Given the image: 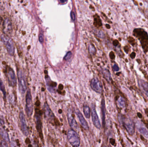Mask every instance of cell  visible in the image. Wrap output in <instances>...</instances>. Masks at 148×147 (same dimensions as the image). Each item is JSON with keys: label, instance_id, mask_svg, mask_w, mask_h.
I'll return each mask as SVG.
<instances>
[{"label": "cell", "instance_id": "1", "mask_svg": "<svg viewBox=\"0 0 148 147\" xmlns=\"http://www.w3.org/2000/svg\"><path fill=\"white\" fill-rule=\"evenodd\" d=\"M118 119L129 134L130 135H133L135 132V125L133 120L130 118H126L122 114L118 115Z\"/></svg>", "mask_w": 148, "mask_h": 147}, {"label": "cell", "instance_id": "2", "mask_svg": "<svg viewBox=\"0 0 148 147\" xmlns=\"http://www.w3.org/2000/svg\"><path fill=\"white\" fill-rule=\"evenodd\" d=\"M18 85L20 93L22 95L24 94L27 89L26 78L24 73L22 70H19L17 72Z\"/></svg>", "mask_w": 148, "mask_h": 147}, {"label": "cell", "instance_id": "3", "mask_svg": "<svg viewBox=\"0 0 148 147\" xmlns=\"http://www.w3.org/2000/svg\"><path fill=\"white\" fill-rule=\"evenodd\" d=\"M67 137L69 142L73 147H79L80 144V140L79 135L75 130L71 129L68 131Z\"/></svg>", "mask_w": 148, "mask_h": 147}, {"label": "cell", "instance_id": "4", "mask_svg": "<svg viewBox=\"0 0 148 147\" xmlns=\"http://www.w3.org/2000/svg\"><path fill=\"white\" fill-rule=\"evenodd\" d=\"M1 39L5 44L7 52L9 54L12 56L15 53V47H14V42L10 37L7 35H2L1 36Z\"/></svg>", "mask_w": 148, "mask_h": 147}, {"label": "cell", "instance_id": "5", "mask_svg": "<svg viewBox=\"0 0 148 147\" xmlns=\"http://www.w3.org/2000/svg\"><path fill=\"white\" fill-rule=\"evenodd\" d=\"M26 112L28 117H30L33 112V104L30 90H28L26 96Z\"/></svg>", "mask_w": 148, "mask_h": 147}, {"label": "cell", "instance_id": "6", "mask_svg": "<svg viewBox=\"0 0 148 147\" xmlns=\"http://www.w3.org/2000/svg\"><path fill=\"white\" fill-rule=\"evenodd\" d=\"M91 116H92V122L94 126L97 128L100 129L101 127V124L97 114L94 104H92V108H91Z\"/></svg>", "mask_w": 148, "mask_h": 147}, {"label": "cell", "instance_id": "7", "mask_svg": "<svg viewBox=\"0 0 148 147\" xmlns=\"http://www.w3.org/2000/svg\"><path fill=\"white\" fill-rule=\"evenodd\" d=\"M19 117H20V122L21 129L23 134L25 136H28L29 133V130L26 125L25 117L23 112H20Z\"/></svg>", "mask_w": 148, "mask_h": 147}, {"label": "cell", "instance_id": "8", "mask_svg": "<svg viewBox=\"0 0 148 147\" xmlns=\"http://www.w3.org/2000/svg\"><path fill=\"white\" fill-rule=\"evenodd\" d=\"M7 77L9 85L12 87L15 86L17 83L16 77L14 70L11 68H9L8 71L7 72Z\"/></svg>", "mask_w": 148, "mask_h": 147}, {"label": "cell", "instance_id": "9", "mask_svg": "<svg viewBox=\"0 0 148 147\" xmlns=\"http://www.w3.org/2000/svg\"><path fill=\"white\" fill-rule=\"evenodd\" d=\"M91 87L95 92L98 93H101L102 90V84L97 78H93L91 80Z\"/></svg>", "mask_w": 148, "mask_h": 147}, {"label": "cell", "instance_id": "10", "mask_svg": "<svg viewBox=\"0 0 148 147\" xmlns=\"http://www.w3.org/2000/svg\"><path fill=\"white\" fill-rule=\"evenodd\" d=\"M67 116H68L69 124L70 126L71 129H73V130H75V131L78 130V124H77L76 120H75L74 117L73 116V115H72L71 110H69Z\"/></svg>", "mask_w": 148, "mask_h": 147}, {"label": "cell", "instance_id": "11", "mask_svg": "<svg viewBox=\"0 0 148 147\" xmlns=\"http://www.w3.org/2000/svg\"><path fill=\"white\" fill-rule=\"evenodd\" d=\"M136 128L139 132L146 138H148V129L141 122L138 121L136 123Z\"/></svg>", "mask_w": 148, "mask_h": 147}, {"label": "cell", "instance_id": "12", "mask_svg": "<svg viewBox=\"0 0 148 147\" xmlns=\"http://www.w3.org/2000/svg\"><path fill=\"white\" fill-rule=\"evenodd\" d=\"M76 114H77V116H78V118H79V121L80 123V124H81L82 127L85 129H86V130H89V125H88V123H87L86 120L84 118V117H83L82 114H81L80 112L78 110L76 111Z\"/></svg>", "mask_w": 148, "mask_h": 147}, {"label": "cell", "instance_id": "13", "mask_svg": "<svg viewBox=\"0 0 148 147\" xmlns=\"http://www.w3.org/2000/svg\"><path fill=\"white\" fill-rule=\"evenodd\" d=\"M138 85L142 92L148 97V83L144 80H139Z\"/></svg>", "mask_w": 148, "mask_h": 147}, {"label": "cell", "instance_id": "14", "mask_svg": "<svg viewBox=\"0 0 148 147\" xmlns=\"http://www.w3.org/2000/svg\"><path fill=\"white\" fill-rule=\"evenodd\" d=\"M44 109L45 114L46 116L49 119H54V115L52 110H51L49 105L47 104H45L44 106Z\"/></svg>", "mask_w": 148, "mask_h": 147}, {"label": "cell", "instance_id": "15", "mask_svg": "<svg viewBox=\"0 0 148 147\" xmlns=\"http://www.w3.org/2000/svg\"><path fill=\"white\" fill-rule=\"evenodd\" d=\"M35 122L37 131L40 134H42V123L40 114H36Z\"/></svg>", "mask_w": 148, "mask_h": 147}, {"label": "cell", "instance_id": "16", "mask_svg": "<svg viewBox=\"0 0 148 147\" xmlns=\"http://www.w3.org/2000/svg\"><path fill=\"white\" fill-rule=\"evenodd\" d=\"M101 113H102V124L104 127L105 124L106 107L104 99H102L101 103Z\"/></svg>", "mask_w": 148, "mask_h": 147}, {"label": "cell", "instance_id": "17", "mask_svg": "<svg viewBox=\"0 0 148 147\" xmlns=\"http://www.w3.org/2000/svg\"><path fill=\"white\" fill-rule=\"evenodd\" d=\"M11 29V22L9 19H6L4 22V30L5 32H9Z\"/></svg>", "mask_w": 148, "mask_h": 147}, {"label": "cell", "instance_id": "18", "mask_svg": "<svg viewBox=\"0 0 148 147\" xmlns=\"http://www.w3.org/2000/svg\"><path fill=\"white\" fill-rule=\"evenodd\" d=\"M0 135L3 139L6 142H9V135L7 132L3 129H0Z\"/></svg>", "mask_w": 148, "mask_h": 147}, {"label": "cell", "instance_id": "19", "mask_svg": "<svg viewBox=\"0 0 148 147\" xmlns=\"http://www.w3.org/2000/svg\"><path fill=\"white\" fill-rule=\"evenodd\" d=\"M84 114L85 117L87 118H89L91 115V110L89 107L88 106H84L83 108Z\"/></svg>", "mask_w": 148, "mask_h": 147}, {"label": "cell", "instance_id": "20", "mask_svg": "<svg viewBox=\"0 0 148 147\" xmlns=\"http://www.w3.org/2000/svg\"><path fill=\"white\" fill-rule=\"evenodd\" d=\"M0 90L3 93V95L5 98L6 97V92L5 88L4 83L2 81L1 79H0Z\"/></svg>", "mask_w": 148, "mask_h": 147}, {"label": "cell", "instance_id": "21", "mask_svg": "<svg viewBox=\"0 0 148 147\" xmlns=\"http://www.w3.org/2000/svg\"><path fill=\"white\" fill-rule=\"evenodd\" d=\"M118 104L120 108H124L125 106V101L124 98L120 97L118 100Z\"/></svg>", "mask_w": 148, "mask_h": 147}, {"label": "cell", "instance_id": "22", "mask_svg": "<svg viewBox=\"0 0 148 147\" xmlns=\"http://www.w3.org/2000/svg\"><path fill=\"white\" fill-rule=\"evenodd\" d=\"M104 75L105 78L107 79V80L108 81H110L111 80V75L109 71L105 70L104 71Z\"/></svg>", "mask_w": 148, "mask_h": 147}, {"label": "cell", "instance_id": "23", "mask_svg": "<svg viewBox=\"0 0 148 147\" xmlns=\"http://www.w3.org/2000/svg\"><path fill=\"white\" fill-rule=\"evenodd\" d=\"M95 51H96V50H95L94 47L92 45H91L90 46H89V52L90 54H94L95 53Z\"/></svg>", "mask_w": 148, "mask_h": 147}, {"label": "cell", "instance_id": "24", "mask_svg": "<svg viewBox=\"0 0 148 147\" xmlns=\"http://www.w3.org/2000/svg\"><path fill=\"white\" fill-rule=\"evenodd\" d=\"M71 52L69 51V52H68L66 54V55L65 56L64 58V60H69V59H70L71 56Z\"/></svg>", "mask_w": 148, "mask_h": 147}, {"label": "cell", "instance_id": "25", "mask_svg": "<svg viewBox=\"0 0 148 147\" xmlns=\"http://www.w3.org/2000/svg\"><path fill=\"white\" fill-rule=\"evenodd\" d=\"M113 70L115 72H118L119 70V68L117 64H114L113 66Z\"/></svg>", "mask_w": 148, "mask_h": 147}, {"label": "cell", "instance_id": "26", "mask_svg": "<svg viewBox=\"0 0 148 147\" xmlns=\"http://www.w3.org/2000/svg\"><path fill=\"white\" fill-rule=\"evenodd\" d=\"M1 146H3V147H7L8 145H7V143L6 141H5V140L2 141L1 142Z\"/></svg>", "mask_w": 148, "mask_h": 147}, {"label": "cell", "instance_id": "27", "mask_svg": "<svg viewBox=\"0 0 148 147\" xmlns=\"http://www.w3.org/2000/svg\"><path fill=\"white\" fill-rule=\"evenodd\" d=\"M39 41L41 43H42L44 41V36H43V35L40 34L39 36Z\"/></svg>", "mask_w": 148, "mask_h": 147}, {"label": "cell", "instance_id": "28", "mask_svg": "<svg viewBox=\"0 0 148 147\" xmlns=\"http://www.w3.org/2000/svg\"><path fill=\"white\" fill-rule=\"evenodd\" d=\"M71 17L72 20L73 21L75 20V14L74 13V12H71Z\"/></svg>", "mask_w": 148, "mask_h": 147}, {"label": "cell", "instance_id": "29", "mask_svg": "<svg viewBox=\"0 0 148 147\" xmlns=\"http://www.w3.org/2000/svg\"><path fill=\"white\" fill-rule=\"evenodd\" d=\"M138 114V117H139V118L142 117V114H140V113H138V114Z\"/></svg>", "mask_w": 148, "mask_h": 147}, {"label": "cell", "instance_id": "30", "mask_svg": "<svg viewBox=\"0 0 148 147\" xmlns=\"http://www.w3.org/2000/svg\"><path fill=\"white\" fill-rule=\"evenodd\" d=\"M65 1V0H60V2L62 3H64Z\"/></svg>", "mask_w": 148, "mask_h": 147}, {"label": "cell", "instance_id": "31", "mask_svg": "<svg viewBox=\"0 0 148 147\" xmlns=\"http://www.w3.org/2000/svg\"><path fill=\"white\" fill-rule=\"evenodd\" d=\"M147 129H148V124H147Z\"/></svg>", "mask_w": 148, "mask_h": 147}, {"label": "cell", "instance_id": "32", "mask_svg": "<svg viewBox=\"0 0 148 147\" xmlns=\"http://www.w3.org/2000/svg\"><path fill=\"white\" fill-rule=\"evenodd\" d=\"M145 1H147V2H148V0H145Z\"/></svg>", "mask_w": 148, "mask_h": 147}]
</instances>
